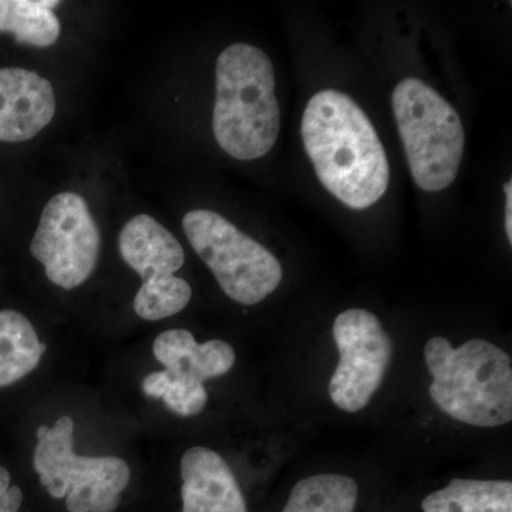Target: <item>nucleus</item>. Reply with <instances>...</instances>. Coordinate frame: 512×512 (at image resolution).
Returning a JSON list of instances; mask_svg holds the SVG:
<instances>
[{
    "label": "nucleus",
    "instance_id": "9",
    "mask_svg": "<svg viewBox=\"0 0 512 512\" xmlns=\"http://www.w3.org/2000/svg\"><path fill=\"white\" fill-rule=\"evenodd\" d=\"M339 365L329 384L332 402L345 412L365 409L382 384L393 342L375 313L349 309L333 323Z\"/></svg>",
    "mask_w": 512,
    "mask_h": 512
},
{
    "label": "nucleus",
    "instance_id": "2",
    "mask_svg": "<svg viewBox=\"0 0 512 512\" xmlns=\"http://www.w3.org/2000/svg\"><path fill=\"white\" fill-rule=\"evenodd\" d=\"M215 77L212 128L218 146L241 161L266 156L281 130L271 59L258 47L235 43L218 57Z\"/></svg>",
    "mask_w": 512,
    "mask_h": 512
},
{
    "label": "nucleus",
    "instance_id": "14",
    "mask_svg": "<svg viewBox=\"0 0 512 512\" xmlns=\"http://www.w3.org/2000/svg\"><path fill=\"white\" fill-rule=\"evenodd\" d=\"M424 512H512L511 481L454 478L424 498Z\"/></svg>",
    "mask_w": 512,
    "mask_h": 512
},
{
    "label": "nucleus",
    "instance_id": "1",
    "mask_svg": "<svg viewBox=\"0 0 512 512\" xmlns=\"http://www.w3.org/2000/svg\"><path fill=\"white\" fill-rule=\"evenodd\" d=\"M303 146L320 183L352 210L382 200L390 164L375 126L349 94L320 90L302 117Z\"/></svg>",
    "mask_w": 512,
    "mask_h": 512
},
{
    "label": "nucleus",
    "instance_id": "11",
    "mask_svg": "<svg viewBox=\"0 0 512 512\" xmlns=\"http://www.w3.org/2000/svg\"><path fill=\"white\" fill-rule=\"evenodd\" d=\"M183 512H248L237 478L211 448L192 447L181 458Z\"/></svg>",
    "mask_w": 512,
    "mask_h": 512
},
{
    "label": "nucleus",
    "instance_id": "15",
    "mask_svg": "<svg viewBox=\"0 0 512 512\" xmlns=\"http://www.w3.org/2000/svg\"><path fill=\"white\" fill-rule=\"evenodd\" d=\"M59 5L57 0H0V32L29 46L55 45L62 32L53 13Z\"/></svg>",
    "mask_w": 512,
    "mask_h": 512
},
{
    "label": "nucleus",
    "instance_id": "6",
    "mask_svg": "<svg viewBox=\"0 0 512 512\" xmlns=\"http://www.w3.org/2000/svg\"><path fill=\"white\" fill-rule=\"evenodd\" d=\"M183 228L191 247L232 301L256 305L281 285L278 258L218 212H187Z\"/></svg>",
    "mask_w": 512,
    "mask_h": 512
},
{
    "label": "nucleus",
    "instance_id": "17",
    "mask_svg": "<svg viewBox=\"0 0 512 512\" xmlns=\"http://www.w3.org/2000/svg\"><path fill=\"white\" fill-rule=\"evenodd\" d=\"M163 402L170 412L180 417L200 414L208 403V393L204 383L174 379L170 375L163 394Z\"/></svg>",
    "mask_w": 512,
    "mask_h": 512
},
{
    "label": "nucleus",
    "instance_id": "3",
    "mask_svg": "<svg viewBox=\"0 0 512 512\" xmlns=\"http://www.w3.org/2000/svg\"><path fill=\"white\" fill-rule=\"evenodd\" d=\"M433 383L429 393L441 412L476 427H498L512 420L511 357L484 339L454 349L436 336L424 349Z\"/></svg>",
    "mask_w": 512,
    "mask_h": 512
},
{
    "label": "nucleus",
    "instance_id": "8",
    "mask_svg": "<svg viewBox=\"0 0 512 512\" xmlns=\"http://www.w3.org/2000/svg\"><path fill=\"white\" fill-rule=\"evenodd\" d=\"M100 248L99 227L82 195L60 192L47 202L30 251L52 284L67 291L83 285L96 269Z\"/></svg>",
    "mask_w": 512,
    "mask_h": 512
},
{
    "label": "nucleus",
    "instance_id": "10",
    "mask_svg": "<svg viewBox=\"0 0 512 512\" xmlns=\"http://www.w3.org/2000/svg\"><path fill=\"white\" fill-rule=\"evenodd\" d=\"M56 113L52 83L19 67L0 69V141L23 143L32 140Z\"/></svg>",
    "mask_w": 512,
    "mask_h": 512
},
{
    "label": "nucleus",
    "instance_id": "20",
    "mask_svg": "<svg viewBox=\"0 0 512 512\" xmlns=\"http://www.w3.org/2000/svg\"><path fill=\"white\" fill-rule=\"evenodd\" d=\"M507 202H505V232H507L508 241L512 244V183L508 181L504 185Z\"/></svg>",
    "mask_w": 512,
    "mask_h": 512
},
{
    "label": "nucleus",
    "instance_id": "4",
    "mask_svg": "<svg viewBox=\"0 0 512 512\" xmlns=\"http://www.w3.org/2000/svg\"><path fill=\"white\" fill-rule=\"evenodd\" d=\"M393 113L414 184L426 192L446 190L463 160V123L439 92L416 77L394 89Z\"/></svg>",
    "mask_w": 512,
    "mask_h": 512
},
{
    "label": "nucleus",
    "instance_id": "16",
    "mask_svg": "<svg viewBox=\"0 0 512 512\" xmlns=\"http://www.w3.org/2000/svg\"><path fill=\"white\" fill-rule=\"evenodd\" d=\"M357 484L340 474H318L299 481L282 512H353Z\"/></svg>",
    "mask_w": 512,
    "mask_h": 512
},
{
    "label": "nucleus",
    "instance_id": "5",
    "mask_svg": "<svg viewBox=\"0 0 512 512\" xmlns=\"http://www.w3.org/2000/svg\"><path fill=\"white\" fill-rule=\"evenodd\" d=\"M74 421L37 429L33 468L55 500L66 498L69 512H114L130 484V467L119 457H86L73 448Z\"/></svg>",
    "mask_w": 512,
    "mask_h": 512
},
{
    "label": "nucleus",
    "instance_id": "7",
    "mask_svg": "<svg viewBox=\"0 0 512 512\" xmlns=\"http://www.w3.org/2000/svg\"><path fill=\"white\" fill-rule=\"evenodd\" d=\"M121 258L140 275L143 285L134 298V311L144 320H161L187 308L192 289L175 272L183 268V245L147 214L136 215L119 237Z\"/></svg>",
    "mask_w": 512,
    "mask_h": 512
},
{
    "label": "nucleus",
    "instance_id": "12",
    "mask_svg": "<svg viewBox=\"0 0 512 512\" xmlns=\"http://www.w3.org/2000/svg\"><path fill=\"white\" fill-rule=\"evenodd\" d=\"M153 353L174 379L204 383L227 375L235 365V350L220 339L198 343L191 332L171 329L154 340Z\"/></svg>",
    "mask_w": 512,
    "mask_h": 512
},
{
    "label": "nucleus",
    "instance_id": "18",
    "mask_svg": "<svg viewBox=\"0 0 512 512\" xmlns=\"http://www.w3.org/2000/svg\"><path fill=\"white\" fill-rule=\"evenodd\" d=\"M23 503V491L10 485V473L0 467V512H19Z\"/></svg>",
    "mask_w": 512,
    "mask_h": 512
},
{
    "label": "nucleus",
    "instance_id": "13",
    "mask_svg": "<svg viewBox=\"0 0 512 512\" xmlns=\"http://www.w3.org/2000/svg\"><path fill=\"white\" fill-rule=\"evenodd\" d=\"M46 350L26 316L0 311V387L12 386L30 375Z\"/></svg>",
    "mask_w": 512,
    "mask_h": 512
},
{
    "label": "nucleus",
    "instance_id": "19",
    "mask_svg": "<svg viewBox=\"0 0 512 512\" xmlns=\"http://www.w3.org/2000/svg\"><path fill=\"white\" fill-rule=\"evenodd\" d=\"M168 380H170V373L167 370H160V372H153L144 377L141 383V389L147 397L151 399H161L167 387Z\"/></svg>",
    "mask_w": 512,
    "mask_h": 512
}]
</instances>
